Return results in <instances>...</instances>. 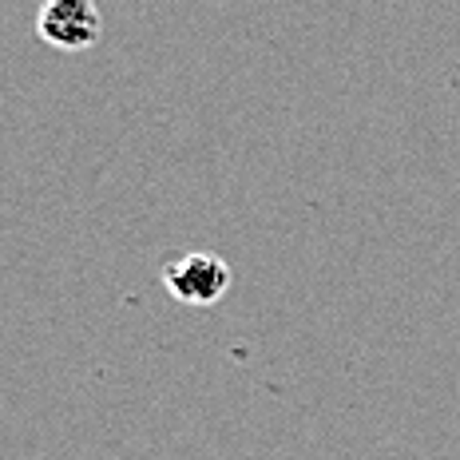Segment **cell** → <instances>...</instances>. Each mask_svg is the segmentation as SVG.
<instances>
[{
  "label": "cell",
  "mask_w": 460,
  "mask_h": 460,
  "mask_svg": "<svg viewBox=\"0 0 460 460\" xmlns=\"http://www.w3.org/2000/svg\"><path fill=\"white\" fill-rule=\"evenodd\" d=\"M103 16L95 0H40L36 36L56 52H84L100 40Z\"/></svg>",
  "instance_id": "6da1fadb"
},
{
  "label": "cell",
  "mask_w": 460,
  "mask_h": 460,
  "mask_svg": "<svg viewBox=\"0 0 460 460\" xmlns=\"http://www.w3.org/2000/svg\"><path fill=\"white\" fill-rule=\"evenodd\" d=\"M163 286L175 302L183 305H215L230 290V266L226 258L195 251V254H175L163 266Z\"/></svg>",
  "instance_id": "7a4b0ae2"
}]
</instances>
